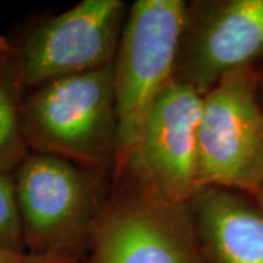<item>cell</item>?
Wrapping results in <instances>:
<instances>
[{"label":"cell","instance_id":"8","mask_svg":"<svg viewBox=\"0 0 263 263\" xmlns=\"http://www.w3.org/2000/svg\"><path fill=\"white\" fill-rule=\"evenodd\" d=\"M127 12L123 0H82L35 27L16 44L28 89L111 65Z\"/></svg>","mask_w":263,"mask_h":263},{"label":"cell","instance_id":"3","mask_svg":"<svg viewBox=\"0 0 263 263\" xmlns=\"http://www.w3.org/2000/svg\"><path fill=\"white\" fill-rule=\"evenodd\" d=\"M262 76L260 67L241 69L203 94L197 130L199 189L257 196L263 180Z\"/></svg>","mask_w":263,"mask_h":263},{"label":"cell","instance_id":"6","mask_svg":"<svg viewBox=\"0 0 263 263\" xmlns=\"http://www.w3.org/2000/svg\"><path fill=\"white\" fill-rule=\"evenodd\" d=\"M203 95L171 79L143 119L123 171L155 195L189 203L197 192V130ZM114 179V180H116Z\"/></svg>","mask_w":263,"mask_h":263},{"label":"cell","instance_id":"2","mask_svg":"<svg viewBox=\"0 0 263 263\" xmlns=\"http://www.w3.org/2000/svg\"><path fill=\"white\" fill-rule=\"evenodd\" d=\"M12 174L25 252L85 259L111 195L107 173L31 152Z\"/></svg>","mask_w":263,"mask_h":263},{"label":"cell","instance_id":"9","mask_svg":"<svg viewBox=\"0 0 263 263\" xmlns=\"http://www.w3.org/2000/svg\"><path fill=\"white\" fill-rule=\"evenodd\" d=\"M189 206L208 263H263V208L254 197L202 187Z\"/></svg>","mask_w":263,"mask_h":263},{"label":"cell","instance_id":"5","mask_svg":"<svg viewBox=\"0 0 263 263\" xmlns=\"http://www.w3.org/2000/svg\"><path fill=\"white\" fill-rule=\"evenodd\" d=\"M92 263H208L189 203L170 202L123 174L114 180Z\"/></svg>","mask_w":263,"mask_h":263},{"label":"cell","instance_id":"11","mask_svg":"<svg viewBox=\"0 0 263 263\" xmlns=\"http://www.w3.org/2000/svg\"><path fill=\"white\" fill-rule=\"evenodd\" d=\"M0 247L25 252L16 187L12 173L0 171Z\"/></svg>","mask_w":263,"mask_h":263},{"label":"cell","instance_id":"4","mask_svg":"<svg viewBox=\"0 0 263 263\" xmlns=\"http://www.w3.org/2000/svg\"><path fill=\"white\" fill-rule=\"evenodd\" d=\"M186 8L183 0H136L129 6L113 62L120 138L114 179L129 160L154 100L174 79Z\"/></svg>","mask_w":263,"mask_h":263},{"label":"cell","instance_id":"13","mask_svg":"<svg viewBox=\"0 0 263 263\" xmlns=\"http://www.w3.org/2000/svg\"><path fill=\"white\" fill-rule=\"evenodd\" d=\"M262 101H263V76H262ZM256 200L259 202V205L263 208V180H262V184H260V190H259V193H257V196H256Z\"/></svg>","mask_w":263,"mask_h":263},{"label":"cell","instance_id":"10","mask_svg":"<svg viewBox=\"0 0 263 263\" xmlns=\"http://www.w3.org/2000/svg\"><path fill=\"white\" fill-rule=\"evenodd\" d=\"M28 85L22 73L18 47L0 35V171L13 173L28 157L24 136V104Z\"/></svg>","mask_w":263,"mask_h":263},{"label":"cell","instance_id":"1","mask_svg":"<svg viewBox=\"0 0 263 263\" xmlns=\"http://www.w3.org/2000/svg\"><path fill=\"white\" fill-rule=\"evenodd\" d=\"M24 136L35 154L114 173L120 138L113 63L29 89Z\"/></svg>","mask_w":263,"mask_h":263},{"label":"cell","instance_id":"14","mask_svg":"<svg viewBox=\"0 0 263 263\" xmlns=\"http://www.w3.org/2000/svg\"><path fill=\"white\" fill-rule=\"evenodd\" d=\"M81 263H92V262H91V259H89V257H86V259H85V260H82Z\"/></svg>","mask_w":263,"mask_h":263},{"label":"cell","instance_id":"7","mask_svg":"<svg viewBox=\"0 0 263 263\" xmlns=\"http://www.w3.org/2000/svg\"><path fill=\"white\" fill-rule=\"evenodd\" d=\"M263 62V0L187 3L174 79L206 94L219 81Z\"/></svg>","mask_w":263,"mask_h":263},{"label":"cell","instance_id":"12","mask_svg":"<svg viewBox=\"0 0 263 263\" xmlns=\"http://www.w3.org/2000/svg\"><path fill=\"white\" fill-rule=\"evenodd\" d=\"M85 259L40 256V254L28 253V252H13V250L0 247V263H81Z\"/></svg>","mask_w":263,"mask_h":263}]
</instances>
